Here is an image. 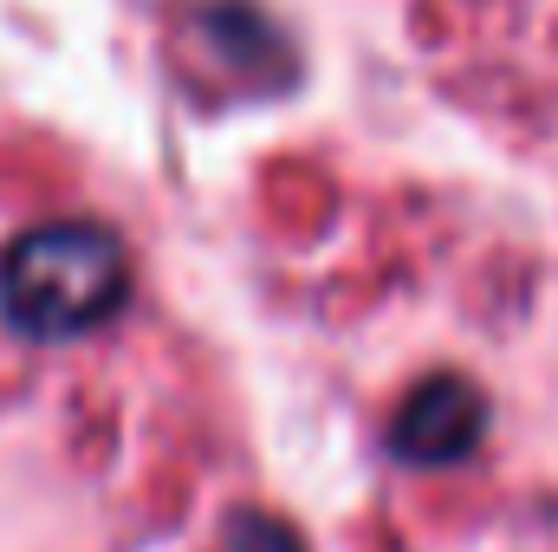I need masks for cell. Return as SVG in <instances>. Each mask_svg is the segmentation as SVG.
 I'll list each match as a JSON object with an SVG mask.
<instances>
[{"label": "cell", "mask_w": 558, "mask_h": 552, "mask_svg": "<svg viewBox=\"0 0 558 552\" xmlns=\"http://www.w3.org/2000/svg\"><path fill=\"white\" fill-rule=\"evenodd\" d=\"M131 305V254L98 221H39L0 248V319L33 345L105 332Z\"/></svg>", "instance_id": "cell-1"}, {"label": "cell", "mask_w": 558, "mask_h": 552, "mask_svg": "<svg viewBox=\"0 0 558 552\" xmlns=\"http://www.w3.org/2000/svg\"><path fill=\"white\" fill-rule=\"evenodd\" d=\"M481 435H487L481 391L454 371H435L403 397V410L390 422V455L410 468H454L481 448Z\"/></svg>", "instance_id": "cell-2"}, {"label": "cell", "mask_w": 558, "mask_h": 552, "mask_svg": "<svg viewBox=\"0 0 558 552\" xmlns=\"http://www.w3.org/2000/svg\"><path fill=\"white\" fill-rule=\"evenodd\" d=\"M221 552H305V540L286 527V520H274V514H234L228 527H221Z\"/></svg>", "instance_id": "cell-3"}]
</instances>
